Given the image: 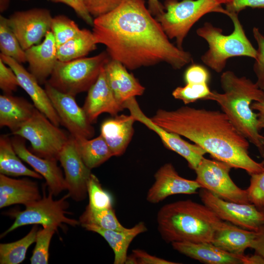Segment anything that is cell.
Instances as JSON below:
<instances>
[{"instance_id": "cell-1", "label": "cell", "mask_w": 264, "mask_h": 264, "mask_svg": "<svg viewBox=\"0 0 264 264\" xmlns=\"http://www.w3.org/2000/svg\"><path fill=\"white\" fill-rule=\"evenodd\" d=\"M92 33L111 59L134 70L161 62L179 69L192 61L190 53L172 44L144 0H124L94 19Z\"/></svg>"}, {"instance_id": "cell-2", "label": "cell", "mask_w": 264, "mask_h": 264, "mask_svg": "<svg viewBox=\"0 0 264 264\" xmlns=\"http://www.w3.org/2000/svg\"><path fill=\"white\" fill-rule=\"evenodd\" d=\"M165 130L183 136L204 149L214 159L250 176L264 170V163L248 153L249 141L222 111L187 106L175 110L158 109L151 117Z\"/></svg>"}, {"instance_id": "cell-3", "label": "cell", "mask_w": 264, "mask_h": 264, "mask_svg": "<svg viewBox=\"0 0 264 264\" xmlns=\"http://www.w3.org/2000/svg\"><path fill=\"white\" fill-rule=\"evenodd\" d=\"M220 84L223 93L211 91L205 100L216 101L236 129L264 157V136L260 133L257 114L251 107L253 101H264V90L250 79L239 77L231 71L222 73Z\"/></svg>"}, {"instance_id": "cell-4", "label": "cell", "mask_w": 264, "mask_h": 264, "mask_svg": "<svg viewBox=\"0 0 264 264\" xmlns=\"http://www.w3.org/2000/svg\"><path fill=\"white\" fill-rule=\"evenodd\" d=\"M222 221L205 205L190 199L165 204L157 214L158 231L168 243H211Z\"/></svg>"}, {"instance_id": "cell-5", "label": "cell", "mask_w": 264, "mask_h": 264, "mask_svg": "<svg viewBox=\"0 0 264 264\" xmlns=\"http://www.w3.org/2000/svg\"><path fill=\"white\" fill-rule=\"evenodd\" d=\"M228 16L234 25V30L229 35H223L221 29L209 22L197 30V34L209 45V49L201 56V60L217 73L223 70L230 58L246 56L255 59L257 56V49L246 37L238 14L231 13Z\"/></svg>"}, {"instance_id": "cell-6", "label": "cell", "mask_w": 264, "mask_h": 264, "mask_svg": "<svg viewBox=\"0 0 264 264\" xmlns=\"http://www.w3.org/2000/svg\"><path fill=\"white\" fill-rule=\"evenodd\" d=\"M110 59L108 52L103 51L91 57L58 60L46 82L60 92L75 96L89 90Z\"/></svg>"}, {"instance_id": "cell-7", "label": "cell", "mask_w": 264, "mask_h": 264, "mask_svg": "<svg viewBox=\"0 0 264 264\" xmlns=\"http://www.w3.org/2000/svg\"><path fill=\"white\" fill-rule=\"evenodd\" d=\"M217 0H166L165 11L155 17L169 39H175L176 46L182 44L193 25L204 15L218 12L228 15Z\"/></svg>"}, {"instance_id": "cell-8", "label": "cell", "mask_w": 264, "mask_h": 264, "mask_svg": "<svg viewBox=\"0 0 264 264\" xmlns=\"http://www.w3.org/2000/svg\"><path fill=\"white\" fill-rule=\"evenodd\" d=\"M53 195L49 192L47 196L26 206L22 211L12 212L9 215L14 218L12 225L0 235L6 236L16 229L29 224H41L43 226H53L58 228L63 224L76 226L80 224L79 220L68 218L66 210L69 207L67 199L70 197L68 193L61 198L55 200Z\"/></svg>"}, {"instance_id": "cell-9", "label": "cell", "mask_w": 264, "mask_h": 264, "mask_svg": "<svg viewBox=\"0 0 264 264\" xmlns=\"http://www.w3.org/2000/svg\"><path fill=\"white\" fill-rule=\"evenodd\" d=\"M12 134L29 141L37 155L57 160L70 137L37 109L32 117Z\"/></svg>"}, {"instance_id": "cell-10", "label": "cell", "mask_w": 264, "mask_h": 264, "mask_svg": "<svg viewBox=\"0 0 264 264\" xmlns=\"http://www.w3.org/2000/svg\"><path fill=\"white\" fill-rule=\"evenodd\" d=\"M231 167L214 159L203 158L195 170L196 180L205 189L224 200L239 203H251L246 190L238 187L229 176Z\"/></svg>"}, {"instance_id": "cell-11", "label": "cell", "mask_w": 264, "mask_h": 264, "mask_svg": "<svg viewBox=\"0 0 264 264\" xmlns=\"http://www.w3.org/2000/svg\"><path fill=\"white\" fill-rule=\"evenodd\" d=\"M199 196L202 203L222 220L256 232L264 225V211L258 210L254 204L227 201L203 188Z\"/></svg>"}, {"instance_id": "cell-12", "label": "cell", "mask_w": 264, "mask_h": 264, "mask_svg": "<svg viewBox=\"0 0 264 264\" xmlns=\"http://www.w3.org/2000/svg\"><path fill=\"white\" fill-rule=\"evenodd\" d=\"M123 107L128 109L136 121L144 124L154 132L160 137L164 145L168 149L183 157L189 167L195 170L206 152L197 144H192L183 140L179 134L170 132L154 123L141 110L135 97L125 101Z\"/></svg>"}, {"instance_id": "cell-13", "label": "cell", "mask_w": 264, "mask_h": 264, "mask_svg": "<svg viewBox=\"0 0 264 264\" xmlns=\"http://www.w3.org/2000/svg\"><path fill=\"white\" fill-rule=\"evenodd\" d=\"M44 85V89L59 117L61 125L72 137L90 139L94 134V128L83 108L77 103L75 96L59 91L47 82Z\"/></svg>"}, {"instance_id": "cell-14", "label": "cell", "mask_w": 264, "mask_h": 264, "mask_svg": "<svg viewBox=\"0 0 264 264\" xmlns=\"http://www.w3.org/2000/svg\"><path fill=\"white\" fill-rule=\"evenodd\" d=\"M52 18L48 9L35 8L15 12L8 21L21 46L25 50L38 44L51 30Z\"/></svg>"}, {"instance_id": "cell-15", "label": "cell", "mask_w": 264, "mask_h": 264, "mask_svg": "<svg viewBox=\"0 0 264 264\" xmlns=\"http://www.w3.org/2000/svg\"><path fill=\"white\" fill-rule=\"evenodd\" d=\"M58 160L65 172L67 190L70 197L77 201L85 199L92 173L80 156L72 136H70L61 151Z\"/></svg>"}, {"instance_id": "cell-16", "label": "cell", "mask_w": 264, "mask_h": 264, "mask_svg": "<svg viewBox=\"0 0 264 264\" xmlns=\"http://www.w3.org/2000/svg\"><path fill=\"white\" fill-rule=\"evenodd\" d=\"M154 177V181L146 196L147 200L153 204H156L176 194H195L198 188H201L196 180H190L180 176L170 163L160 167Z\"/></svg>"}, {"instance_id": "cell-17", "label": "cell", "mask_w": 264, "mask_h": 264, "mask_svg": "<svg viewBox=\"0 0 264 264\" xmlns=\"http://www.w3.org/2000/svg\"><path fill=\"white\" fill-rule=\"evenodd\" d=\"M23 139L18 135H15L11 139L14 149L21 159L45 179L49 192L53 196L67 190L65 176L57 164L58 160L43 158L33 154L26 148Z\"/></svg>"}, {"instance_id": "cell-18", "label": "cell", "mask_w": 264, "mask_h": 264, "mask_svg": "<svg viewBox=\"0 0 264 264\" xmlns=\"http://www.w3.org/2000/svg\"><path fill=\"white\" fill-rule=\"evenodd\" d=\"M0 59L15 73L20 87L29 96L33 105L54 125L61 124L59 117L45 89L42 88L33 75L12 58L0 54Z\"/></svg>"}, {"instance_id": "cell-19", "label": "cell", "mask_w": 264, "mask_h": 264, "mask_svg": "<svg viewBox=\"0 0 264 264\" xmlns=\"http://www.w3.org/2000/svg\"><path fill=\"white\" fill-rule=\"evenodd\" d=\"M88 92L83 108L91 124L95 122L102 113H108L112 116L117 115L124 109L109 86L105 67Z\"/></svg>"}, {"instance_id": "cell-20", "label": "cell", "mask_w": 264, "mask_h": 264, "mask_svg": "<svg viewBox=\"0 0 264 264\" xmlns=\"http://www.w3.org/2000/svg\"><path fill=\"white\" fill-rule=\"evenodd\" d=\"M176 251L192 259L208 264H249V256L224 251L210 242H174Z\"/></svg>"}, {"instance_id": "cell-21", "label": "cell", "mask_w": 264, "mask_h": 264, "mask_svg": "<svg viewBox=\"0 0 264 264\" xmlns=\"http://www.w3.org/2000/svg\"><path fill=\"white\" fill-rule=\"evenodd\" d=\"M29 72L40 84H45L51 75L57 59V47L51 31L43 41L25 50Z\"/></svg>"}, {"instance_id": "cell-22", "label": "cell", "mask_w": 264, "mask_h": 264, "mask_svg": "<svg viewBox=\"0 0 264 264\" xmlns=\"http://www.w3.org/2000/svg\"><path fill=\"white\" fill-rule=\"evenodd\" d=\"M135 121L131 114H117L105 120L101 124L100 134L113 156H121L126 151L134 133Z\"/></svg>"}, {"instance_id": "cell-23", "label": "cell", "mask_w": 264, "mask_h": 264, "mask_svg": "<svg viewBox=\"0 0 264 264\" xmlns=\"http://www.w3.org/2000/svg\"><path fill=\"white\" fill-rule=\"evenodd\" d=\"M120 62L110 59L105 66L106 79L117 101L121 105L129 99L142 95L145 88Z\"/></svg>"}, {"instance_id": "cell-24", "label": "cell", "mask_w": 264, "mask_h": 264, "mask_svg": "<svg viewBox=\"0 0 264 264\" xmlns=\"http://www.w3.org/2000/svg\"><path fill=\"white\" fill-rule=\"evenodd\" d=\"M42 198L38 184L27 178L0 174V208L16 204L26 206Z\"/></svg>"}, {"instance_id": "cell-25", "label": "cell", "mask_w": 264, "mask_h": 264, "mask_svg": "<svg viewBox=\"0 0 264 264\" xmlns=\"http://www.w3.org/2000/svg\"><path fill=\"white\" fill-rule=\"evenodd\" d=\"M256 232L243 229L222 220L215 230L211 243L230 253L244 254L251 247Z\"/></svg>"}, {"instance_id": "cell-26", "label": "cell", "mask_w": 264, "mask_h": 264, "mask_svg": "<svg viewBox=\"0 0 264 264\" xmlns=\"http://www.w3.org/2000/svg\"><path fill=\"white\" fill-rule=\"evenodd\" d=\"M36 108L26 99L12 94L0 95V126L6 127L12 134L33 116Z\"/></svg>"}, {"instance_id": "cell-27", "label": "cell", "mask_w": 264, "mask_h": 264, "mask_svg": "<svg viewBox=\"0 0 264 264\" xmlns=\"http://www.w3.org/2000/svg\"><path fill=\"white\" fill-rule=\"evenodd\" d=\"M82 226L88 231L98 233L107 242L114 252V264H125L130 243L137 235L147 230L143 222L123 231L107 230L89 224Z\"/></svg>"}, {"instance_id": "cell-28", "label": "cell", "mask_w": 264, "mask_h": 264, "mask_svg": "<svg viewBox=\"0 0 264 264\" xmlns=\"http://www.w3.org/2000/svg\"><path fill=\"white\" fill-rule=\"evenodd\" d=\"M73 138L80 156L90 170L99 166L113 156L101 134L91 139L82 137Z\"/></svg>"}, {"instance_id": "cell-29", "label": "cell", "mask_w": 264, "mask_h": 264, "mask_svg": "<svg viewBox=\"0 0 264 264\" xmlns=\"http://www.w3.org/2000/svg\"><path fill=\"white\" fill-rule=\"evenodd\" d=\"M0 173L7 176H27L37 179L43 176L28 168L16 153L11 140L7 135L0 136Z\"/></svg>"}, {"instance_id": "cell-30", "label": "cell", "mask_w": 264, "mask_h": 264, "mask_svg": "<svg viewBox=\"0 0 264 264\" xmlns=\"http://www.w3.org/2000/svg\"><path fill=\"white\" fill-rule=\"evenodd\" d=\"M97 44L92 32L81 29L75 36L57 47L58 60L67 62L85 57L97 48Z\"/></svg>"}, {"instance_id": "cell-31", "label": "cell", "mask_w": 264, "mask_h": 264, "mask_svg": "<svg viewBox=\"0 0 264 264\" xmlns=\"http://www.w3.org/2000/svg\"><path fill=\"white\" fill-rule=\"evenodd\" d=\"M38 228L36 224L24 237L16 242L0 244V264H19L25 259L29 247L35 242Z\"/></svg>"}, {"instance_id": "cell-32", "label": "cell", "mask_w": 264, "mask_h": 264, "mask_svg": "<svg viewBox=\"0 0 264 264\" xmlns=\"http://www.w3.org/2000/svg\"><path fill=\"white\" fill-rule=\"evenodd\" d=\"M79 221L81 226L89 224L107 230L123 231L128 229L118 221L113 208L97 209L88 205Z\"/></svg>"}, {"instance_id": "cell-33", "label": "cell", "mask_w": 264, "mask_h": 264, "mask_svg": "<svg viewBox=\"0 0 264 264\" xmlns=\"http://www.w3.org/2000/svg\"><path fill=\"white\" fill-rule=\"evenodd\" d=\"M0 50L1 54L10 57L19 63L26 62L25 50L10 26L8 18L0 15Z\"/></svg>"}, {"instance_id": "cell-34", "label": "cell", "mask_w": 264, "mask_h": 264, "mask_svg": "<svg viewBox=\"0 0 264 264\" xmlns=\"http://www.w3.org/2000/svg\"><path fill=\"white\" fill-rule=\"evenodd\" d=\"M57 228L53 226H45L38 231L36 244L30 261L31 264L48 263L49 249L50 241Z\"/></svg>"}, {"instance_id": "cell-35", "label": "cell", "mask_w": 264, "mask_h": 264, "mask_svg": "<svg viewBox=\"0 0 264 264\" xmlns=\"http://www.w3.org/2000/svg\"><path fill=\"white\" fill-rule=\"evenodd\" d=\"M80 30L74 21L65 15H60L52 18L50 31L57 47L75 36Z\"/></svg>"}, {"instance_id": "cell-36", "label": "cell", "mask_w": 264, "mask_h": 264, "mask_svg": "<svg viewBox=\"0 0 264 264\" xmlns=\"http://www.w3.org/2000/svg\"><path fill=\"white\" fill-rule=\"evenodd\" d=\"M88 205L97 209H112V199L104 190L96 176L91 174L88 184Z\"/></svg>"}, {"instance_id": "cell-37", "label": "cell", "mask_w": 264, "mask_h": 264, "mask_svg": "<svg viewBox=\"0 0 264 264\" xmlns=\"http://www.w3.org/2000/svg\"><path fill=\"white\" fill-rule=\"evenodd\" d=\"M211 92L208 83L186 84L184 87L176 88L172 95L187 105L199 99L205 100Z\"/></svg>"}, {"instance_id": "cell-38", "label": "cell", "mask_w": 264, "mask_h": 264, "mask_svg": "<svg viewBox=\"0 0 264 264\" xmlns=\"http://www.w3.org/2000/svg\"><path fill=\"white\" fill-rule=\"evenodd\" d=\"M253 36L257 43V56L253 70L257 77L256 84L264 90V36L258 28L253 29Z\"/></svg>"}, {"instance_id": "cell-39", "label": "cell", "mask_w": 264, "mask_h": 264, "mask_svg": "<svg viewBox=\"0 0 264 264\" xmlns=\"http://www.w3.org/2000/svg\"><path fill=\"white\" fill-rule=\"evenodd\" d=\"M250 182L247 190L251 203L258 208L264 207V170L259 173L251 175Z\"/></svg>"}, {"instance_id": "cell-40", "label": "cell", "mask_w": 264, "mask_h": 264, "mask_svg": "<svg viewBox=\"0 0 264 264\" xmlns=\"http://www.w3.org/2000/svg\"><path fill=\"white\" fill-rule=\"evenodd\" d=\"M124 0H83L90 15L94 19L104 15L118 6Z\"/></svg>"}, {"instance_id": "cell-41", "label": "cell", "mask_w": 264, "mask_h": 264, "mask_svg": "<svg viewBox=\"0 0 264 264\" xmlns=\"http://www.w3.org/2000/svg\"><path fill=\"white\" fill-rule=\"evenodd\" d=\"M20 87L13 69L0 59V88L4 94H12Z\"/></svg>"}, {"instance_id": "cell-42", "label": "cell", "mask_w": 264, "mask_h": 264, "mask_svg": "<svg viewBox=\"0 0 264 264\" xmlns=\"http://www.w3.org/2000/svg\"><path fill=\"white\" fill-rule=\"evenodd\" d=\"M184 78L186 84L208 83L210 74L204 66L193 64L185 71Z\"/></svg>"}, {"instance_id": "cell-43", "label": "cell", "mask_w": 264, "mask_h": 264, "mask_svg": "<svg viewBox=\"0 0 264 264\" xmlns=\"http://www.w3.org/2000/svg\"><path fill=\"white\" fill-rule=\"evenodd\" d=\"M56 3H63L70 7L85 22L93 26L94 18L87 10L83 0H50Z\"/></svg>"}, {"instance_id": "cell-44", "label": "cell", "mask_w": 264, "mask_h": 264, "mask_svg": "<svg viewBox=\"0 0 264 264\" xmlns=\"http://www.w3.org/2000/svg\"><path fill=\"white\" fill-rule=\"evenodd\" d=\"M246 7L264 8V0H231L226 3L228 13H238Z\"/></svg>"}, {"instance_id": "cell-45", "label": "cell", "mask_w": 264, "mask_h": 264, "mask_svg": "<svg viewBox=\"0 0 264 264\" xmlns=\"http://www.w3.org/2000/svg\"><path fill=\"white\" fill-rule=\"evenodd\" d=\"M133 254L136 256L138 264H176L177 263L149 254L147 252L139 249H133Z\"/></svg>"}, {"instance_id": "cell-46", "label": "cell", "mask_w": 264, "mask_h": 264, "mask_svg": "<svg viewBox=\"0 0 264 264\" xmlns=\"http://www.w3.org/2000/svg\"><path fill=\"white\" fill-rule=\"evenodd\" d=\"M251 248H253L256 253L264 258V225L256 231V235Z\"/></svg>"}, {"instance_id": "cell-47", "label": "cell", "mask_w": 264, "mask_h": 264, "mask_svg": "<svg viewBox=\"0 0 264 264\" xmlns=\"http://www.w3.org/2000/svg\"><path fill=\"white\" fill-rule=\"evenodd\" d=\"M253 110L257 111L258 121V128L260 130L264 129V101L262 102H255L251 105Z\"/></svg>"}, {"instance_id": "cell-48", "label": "cell", "mask_w": 264, "mask_h": 264, "mask_svg": "<svg viewBox=\"0 0 264 264\" xmlns=\"http://www.w3.org/2000/svg\"><path fill=\"white\" fill-rule=\"evenodd\" d=\"M148 9L152 15L155 17L161 14L165 11V7L159 0H148Z\"/></svg>"}, {"instance_id": "cell-49", "label": "cell", "mask_w": 264, "mask_h": 264, "mask_svg": "<svg viewBox=\"0 0 264 264\" xmlns=\"http://www.w3.org/2000/svg\"><path fill=\"white\" fill-rule=\"evenodd\" d=\"M11 0H0V12L3 13L6 11L10 5Z\"/></svg>"}, {"instance_id": "cell-50", "label": "cell", "mask_w": 264, "mask_h": 264, "mask_svg": "<svg viewBox=\"0 0 264 264\" xmlns=\"http://www.w3.org/2000/svg\"><path fill=\"white\" fill-rule=\"evenodd\" d=\"M125 264H138L137 258L134 255V254L132 253V254L127 256Z\"/></svg>"}, {"instance_id": "cell-51", "label": "cell", "mask_w": 264, "mask_h": 264, "mask_svg": "<svg viewBox=\"0 0 264 264\" xmlns=\"http://www.w3.org/2000/svg\"><path fill=\"white\" fill-rule=\"evenodd\" d=\"M220 3H227V2H229L231 0H217Z\"/></svg>"}, {"instance_id": "cell-52", "label": "cell", "mask_w": 264, "mask_h": 264, "mask_svg": "<svg viewBox=\"0 0 264 264\" xmlns=\"http://www.w3.org/2000/svg\"><path fill=\"white\" fill-rule=\"evenodd\" d=\"M263 211H264V208H263Z\"/></svg>"}, {"instance_id": "cell-53", "label": "cell", "mask_w": 264, "mask_h": 264, "mask_svg": "<svg viewBox=\"0 0 264 264\" xmlns=\"http://www.w3.org/2000/svg\"><path fill=\"white\" fill-rule=\"evenodd\" d=\"M263 162L264 163V161Z\"/></svg>"}, {"instance_id": "cell-54", "label": "cell", "mask_w": 264, "mask_h": 264, "mask_svg": "<svg viewBox=\"0 0 264 264\" xmlns=\"http://www.w3.org/2000/svg\"></svg>"}]
</instances>
